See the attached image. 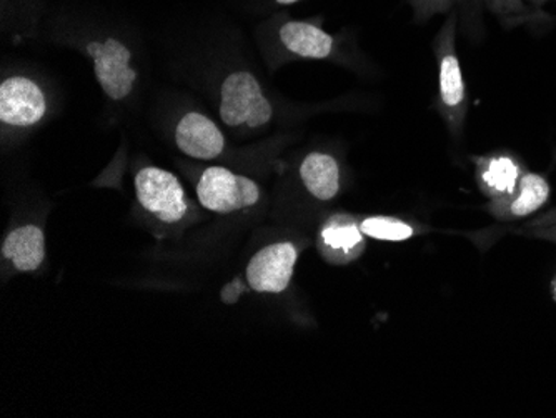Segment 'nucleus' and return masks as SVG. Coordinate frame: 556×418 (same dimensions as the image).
Masks as SVG:
<instances>
[{
  "label": "nucleus",
  "instance_id": "nucleus-13",
  "mask_svg": "<svg viewBox=\"0 0 556 418\" xmlns=\"http://www.w3.org/2000/svg\"><path fill=\"white\" fill-rule=\"evenodd\" d=\"M299 177L303 189L318 202H332L342 190V167L328 152H308L300 162Z\"/></svg>",
  "mask_w": 556,
  "mask_h": 418
},
{
  "label": "nucleus",
  "instance_id": "nucleus-4",
  "mask_svg": "<svg viewBox=\"0 0 556 418\" xmlns=\"http://www.w3.org/2000/svg\"><path fill=\"white\" fill-rule=\"evenodd\" d=\"M136 193L143 211L164 224L182 223L189 211L182 183L164 168H142L136 176Z\"/></svg>",
  "mask_w": 556,
  "mask_h": 418
},
{
  "label": "nucleus",
  "instance_id": "nucleus-3",
  "mask_svg": "<svg viewBox=\"0 0 556 418\" xmlns=\"http://www.w3.org/2000/svg\"><path fill=\"white\" fill-rule=\"evenodd\" d=\"M202 207L214 214L247 211L261 202L262 189L254 179L225 167H208L197 183Z\"/></svg>",
  "mask_w": 556,
  "mask_h": 418
},
{
  "label": "nucleus",
  "instance_id": "nucleus-18",
  "mask_svg": "<svg viewBox=\"0 0 556 418\" xmlns=\"http://www.w3.org/2000/svg\"><path fill=\"white\" fill-rule=\"evenodd\" d=\"M528 233H532L536 239L548 240V242L556 243V224H549V226L532 227V230H528Z\"/></svg>",
  "mask_w": 556,
  "mask_h": 418
},
{
  "label": "nucleus",
  "instance_id": "nucleus-14",
  "mask_svg": "<svg viewBox=\"0 0 556 418\" xmlns=\"http://www.w3.org/2000/svg\"><path fill=\"white\" fill-rule=\"evenodd\" d=\"M2 255L18 273H36L46 258V237L37 226L12 230L2 243Z\"/></svg>",
  "mask_w": 556,
  "mask_h": 418
},
{
  "label": "nucleus",
  "instance_id": "nucleus-8",
  "mask_svg": "<svg viewBox=\"0 0 556 418\" xmlns=\"http://www.w3.org/2000/svg\"><path fill=\"white\" fill-rule=\"evenodd\" d=\"M549 195L552 187L546 177L539 172L525 170L514 192L489 201L486 211L500 223H514L542 211L549 201Z\"/></svg>",
  "mask_w": 556,
  "mask_h": 418
},
{
  "label": "nucleus",
  "instance_id": "nucleus-2",
  "mask_svg": "<svg viewBox=\"0 0 556 418\" xmlns=\"http://www.w3.org/2000/svg\"><path fill=\"white\" fill-rule=\"evenodd\" d=\"M220 118L225 126L261 130L274 121V105L257 77L249 71L232 72L220 89Z\"/></svg>",
  "mask_w": 556,
  "mask_h": 418
},
{
  "label": "nucleus",
  "instance_id": "nucleus-20",
  "mask_svg": "<svg viewBox=\"0 0 556 418\" xmlns=\"http://www.w3.org/2000/svg\"><path fill=\"white\" fill-rule=\"evenodd\" d=\"M275 2L280 5H292L295 4V2H299V0H275Z\"/></svg>",
  "mask_w": 556,
  "mask_h": 418
},
{
  "label": "nucleus",
  "instance_id": "nucleus-9",
  "mask_svg": "<svg viewBox=\"0 0 556 418\" xmlns=\"http://www.w3.org/2000/svg\"><path fill=\"white\" fill-rule=\"evenodd\" d=\"M46 112V96L33 80L11 77L0 86V121L5 126H36Z\"/></svg>",
  "mask_w": 556,
  "mask_h": 418
},
{
  "label": "nucleus",
  "instance_id": "nucleus-11",
  "mask_svg": "<svg viewBox=\"0 0 556 418\" xmlns=\"http://www.w3.org/2000/svg\"><path fill=\"white\" fill-rule=\"evenodd\" d=\"M179 151L197 161H212L224 152L225 137L212 118L200 112H189L175 129Z\"/></svg>",
  "mask_w": 556,
  "mask_h": 418
},
{
  "label": "nucleus",
  "instance_id": "nucleus-10",
  "mask_svg": "<svg viewBox=\"0 0 556 418\" xmlns=\"http://www.w3.org/2000/svg\"><path fill=\"white\" fill-rule=\"evenodd\" d=\"M471 161L475 165V182L478 190L489 201L510 195L527 170L520 159L507 151L478 155Z\"/></svg>",
  "mask_w": 556,
  "mask_h": 418
},
{
  "label": "nucleus",
  "instance_id": "nucleus-16",
  "mask_svg": "<svg viewBox=\"0 0 556 418\" xmlns=\"http://www.w3.org/2000/svg\"><path fill=\"white\" fill-rule=\"evenodd\" d=\"M415 21L427 22L440 14H450L460 8H480L485 0H408Z\"/></svg>",
  "mask_w": 556,
  "mask_h": 418
},
{
  "label": "nucleus",
  "instance_id": "nucleus-19",
  "mask_svg": "<svg viewBox=\"0 0 556 418\" xmlns=\"http://www.w3.org/2000/svg\"><path fill=\"white\" fill-rule=\"evenodd\" d=\"M528 5L532 9H540L543 5L548 4V2H556V0H527Z\"/></svg>",
  "mask_w": 556,
  "mask_h": 418
},
{
  "label": "nucleus",
  "instance_id": "nucleus-15",
  "mask_svg": "<svg viewBox=\"0 0 556 418\" xmlns=\"http://www.w3.org/2000/svg\"><path fill=\"white\" fill-rule=\"evenodd\" d=\"M358 223L367 239L380 240V242H405L425 232V227L420 224L393 217V215H370Z\"/></svg>",
  "mask_w": 556,
  "mask_h": 418
},
{
  "label": "nucleus",
  "instance_id": "nucleus-6",
  "mask_svg": "<svg viewBox=\"0 0 556 418\" xmlns=\"http://www.w3.org/2000/svg\"><path fill=\"white\" fill-rule=\"evenodd\" d=\"M87 54L93 59L97 83L112 101H122L130 96L137 72L130 67L132 52L124 43L118 42L117 39L90 42L87 46Z\"/></svg>",
  "mask_w": 556,
  "mask_h": 418
},
{
  "label": "nucleus",
  "instance_id": "nucleus-12",
  "mask_svg": "<svg viewBox=\"0 0 556 418\" xmlns=\"http://www.w3.org/2000/svg\"><path fill=\"white\" fill-rule=\"evenodd\" d=\"M277 40L287 54L299 59L324 61L336 52V37L325 33L317 22L287 21L277 27Z\"/></svg>",
  "mask_w": 556,
  "mask_h": 418
},
{
  "label": "nucleus",
  "instance_id": "nucleus-17",
  "mask_svg": "<svg viewBox=\"0 0 556 418\" xmlns=\"http://www.w3.org/2000/svg\"><path fill=\"white\" fill-rule=\"evenodd\" d=\"M485 8L507 26L533 17V9L528 5L527 0H485Z\"/></svg>",
  "mask_w": 556,
  "mask_h": 418
},
{
  "label": "nucleus",
  "instance_id": "nucleus-5",
  "mask_svg": "<svg viewBox=\"0 0 556 418\" xmlns=\"http://www.w3.org/2000/svg\"><path fill=\"white\" fill-rule=\"evenodd\" d=\"M299 249L295 243L275 242L261 249L247 265V283L258 293H283L295 273Z\"/></svg>",
  "mask_w": 556,
  "mask_h": 418
},
{
  "label": "nucleus",
  "instance_id": "nucleus-7",
  "mask_svg": "<svg viewBox=\"0 0 556 418\" xmlns=\"http://www.w3.org/2000/svg\"><path fill=\"white\" fill-rule=\"evenodd\" d=\"M365 239L357 218L350 214H333L318 230L317 249L328 264H352L367 249Z\"/></svg>",
  "mask_w": 556,
  "mask_h": 418
},
{
  "label": "nucleus",
  "instance_id": "nucleus-1",
  "mask_svg": "<svg viewBox=\"0 0 556 418\" xmlns=\"http://www.w3.org/2000/svg\"><path fill=\"white\" fill-rule=\"evenodd\" d=\"M457 12H450L433 40L437 71H439L435 109L445 122L450 136L455 140L464 136L468 104H470L467 83H465L457 52Z\"/></svg>",
  "mask_w": 556,
  "mask_h": 418
}]
</instances>
